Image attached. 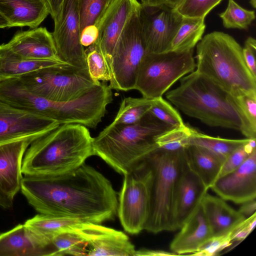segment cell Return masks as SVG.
Returning a JSON list of instances; mask_svg holds the SVG:
<instances>
[{
  "label": "cell",
  "mask_w": 256,
  "mask_h": 256,
  "mask_svg": "<svg viewBox=\"0 0 256 256\" xmlns=\"http://www.w3.org/2000/svg\"><path fill=\"white\" fill-rule=\"evenodd\" d=\"M124 176L117 214L124 230L136 234L144 230L150 217L152 174L144 160Z\"/></svg>",
  "instance_id": "obj_10"
},
{
  "label": "cell",
  "mask_w": 256,
  "mask_h": 256,
  "mask_svg": "<svg viewBox=\"0 0 256 256\" xmlns=\"http://www.w3.org/2000/svg\"><path fill=\"white\" fill-rule=\"evenodd\" d=\"M156 99L126 97L122 99L119 110L112 122L115 124H130L140 120L150 110Z\"/></svg>",
  "instance_id": "obj_31"
},
{
  "label": "cell",
  "mask_w": 256,
  "mask_h": 256,
  "mask_svg": "<svg viewBox=\"0 0 256 256\" xmlns=\"http://www.w3.org/2000/svg\"><path fill=\"white\" fill-rule=\"evenodd\" d=\"M6 44L14 52L25 58L60 60L52 34L46 28L17 32Z\"/></svg>",
  "instance_id": "obj_21"
},
{
  "label": "cell",
  "mask_w": 256,
  "mask_h": 256,
  "mask_svg": "<svg viewBox=\"0 0 256 256\" xmlns=\"http://www.w3.org/2000/svg\"><path fill=\"white\" fill-rule=\"evenodd\" d=\"M241 204L238 211L245 217H249L256 212V199L247 201Z\"/></svg>",
  "instance_id": "obj_45"
},
{
  "label": "cell",
  "mask_w": 256,
  "mask_h": 256,
  "mask_svg": "<svg viewBox=\"0 0 256 256\" xmlns=\"http://www.w3.org/2000/svg\"><path fill=\"white\" fill-rule=\"evenodd\" d=\"M60 125L52 119L16 108L0 98V144L34 140Z\"/></svg>",
  "instance_id": "obj_12"
},
{
  "label": "cell",
  "mask_w": 256,
  "mask_h": 256,
  "mask_svg": "<svg viewBox=\"0 0 256 256\" xmlns=\"http://www.w3.org/2000/svg\"><path fill=\"white\" fill-rule=\"evenodd\" d=\"M256 138L249 140L246 144L231 153L224 160L220 177L232 172L241 166L255 150Z\"/></svg>",
  "instance_id": "obj_38"
},
{
  "label": "cell",
  "mask_w": 256,
  "mask_h": 256,
  "mask_svg": "<svg viewBox=\"0 0 256 256\" xmlns=\"http://www.w3.org/2000/svg\"><path fill=\"white\" fill-rule=\"evenodd\" d=\"M92 142L88 128L60 124L31 142L24 154L22 174L54 176L70 172L94 155Z\"/></svg>",
  "instance_id": "obj_2"
},
{
  "label": "cell",
  "mask_w": 256,
  "mask_h": 256,
  "mask_svg": "<svg viewBox=\"0 0 256 256\" xmlns=\"http://www.w3.org/2000/svg\"><path fill=\"white\" fill-rule=\"evenodd\" d=\"M52 33L58 57L77 68H88L85 50L80 42L77 0H65Z\"/></svg>",
  "instance_id": "obj_11"
},
{
  "label": "cell",
  "mask_w": 256,
  "mask_h": 256,
  "mask_svg": "<svg viewBox=\"0 0 256 256\" xmlns=\"http://www.w3.org/2000/svg\"><path fill=\"white\" fill-rule=\"evenodd\" d=\"M0 14L8 22L10 28H37L50 14L45 0H0Z\"/></svg>",
  "instance_id": "obj_23"
},
{
  "label": "cell",
  "mask_w": 256,
  "mask_h": 256,
  "mask_svg": "<svg viewBox=\"0 0 256 256\" xmlns=\"http://www.w3.org/2000/svg\"><path fill=\"white\" fill-rule=\"evenodd\" d=\"M68 66H72L61 60L25 58L14 52L6 44L0 45V82L44 68Z\"/></svg>",
  "instance_id": "obj_24"
},
{
  "label": "cell",
  "mask_w": 256,
  "mask_h": 256,
  "mask_svg": "<svg viewBox=\"0 0 256 256\" xmlns=\"http://www.w3.org/2000/svg\"><path fill=\"white\" fill-rule=\"evenodd\" d=\"M186 163L177 180L172 204L171 232L179 230L208 192Z\"/></svg>",
  "instance_id": "obj_17"
},
{
  "label": "cell",
  "mask_w": 256,
  "mask_h": 256,
  "mask_svg": "<svg viewBox=\"0 0 256 256\" xmlns=\"http://www.w3.org/2000/svg\"><path fill=\"white\" fill-rule=\"evenodd\" d=\"M205 28L204 18L183 17L169 51L181 52L194 49L202 38Z\"/></svg>",
  "instance_id": "obj_27"
},
{
  "label": "cell",
  "mask_w": 256,
  "mask_h": 256,
  "mask_svg": "<svg viewBox=\"0 0 256 256\" xmlns=\"http://www.w3.org/2000/svg\"><path fill=\"white\" fill-rule=\"evenodd\" d=\"M172 128L149 112L135 124L112 122L93 138L94 155L117 172L123 175L130 173L158 148L156 138Z\"/></svg>",
  "instance_id": "obj_3"
},
{
  "label": "cell",
  "mask_w": 256,
  "mask_h": 256,
  "mask_svg": "<svg viewBox=\"0 0 256 256\" xmlns=\"http://www.w3.org/2000/svg\"><path fill=\"white\" fill-rule=\"evenodd\" d=\"M242 54L248 67L254 76L256 78V40L249 36L244 42L242 48Z\"/></svg>",
  "instance_id": "obj_41"
},
{
  "label": "cell",
  "mask_w": 256,
  "mask_h": 256,
  "mask_svg": "<svg viewBox=\"0 0 256 256\" xmlns=\"http://www.w3.org/2000/svg\"><path fill=\"white\" fill-rule=\"evenodd\" d=\"M20 191L39 214L98 224L117 214L118 200L112 183L85 163L58 176H24Z\"/></svg>",
  "instance_id": "obj_1"
},
{
  "label": "cell",
  "mask_w": 256,
  "mask_h": 256,
  "mask_svg": "<svg viewBox=\"0 0 256 256\" xmlns=\"http://www.w3.org/2000/svg\"><path fill=\"white\" fill-rule=\"evenodd\" d=\"M179 230L170 246L176 255H192L213 237L200 202Z\"/></svg>",
  "instance_id": "obj_20"
},
{
  "label": "cell",
  "mask_w": 256,
  "mask_h": 256,
  "mask_svg": "<svg viewBox=\"0 0 256 256\" xmlns=\"http://www.w3.org/2000/svg\"><path fill=\"white\" fill-rule=\"evenodd\" d=\"M112 0H110V2H111Z\"/></svg>",
  "instance_id": "obj_51"
},
{
  "label": "cell",
  "mask_w": 256,
  "mask_h": 256,
  "mask_svg": "<svg viewBox=\"0 0 256 256\" xmlns=\"http://www.w3.org/2000/svg\"><path fill=\"white\" fill-rule=\"evenodd\" d=\"M141 6L137 0H112L96 25L98 34L94 44L104 54L110 70L113 53L120 35L132 15Z\"/></svg>",
  "instance_id": "obj_14"
},
{
  "label": "cell",
  "mask_w": 256,
  "mask_h": 256,
  "mask_svg": "<svg viewBox=\"0 0 256 256\" xmlns=\"http://www.w3.org/2000/svg\"><path fill=\"white\" fill-rule=\"evenodd\" d=\"M148 112L173 128L182 126L185 124L178 110L162 97L156 99Z\"/></svg>",
  "instance_id": "obj_36"
},
{
  "label": "cell",
  "mask_w": 256,
  "mask_h": 256,
  "mask_svg": "<svg viewBox=\"0 0 256 256\" xmlns=\"http://www.w3.org/2000/svg\"><path fill=\"white\" fill-rule=\"evenodd\" d=\"M222 0H182L175 9L182 17L205 18Z\"/></svg>",
  "instance_id": "obj_37"
},
{
  "label": "cell",
  "mask_w": 256,
  "mask_h": 256,
  "mask_svg": "<svg viewBox=\"0 0 256 256\" xmlns=\"http://www.w3.org/2000/svg\"><path fill=\"white\" fill-rule=\"evenodd\" d=\"M82 230L87 243L86 256H134V245L122 232L90 222Z\"/></svg>",
  "instance_id": "obj_16"
},
{
  "label": "cell",
  "mask_w": 256,
  "mask_h": 256,
  "mask_svg": "<svg viewBox=\"0 0 256 256\" xmlns=\"http://www.w3.org/2000/svg\"><path fill=\"white\" fill-rule=\"evenodd\" d=\"M200 204L213 237L229 234L246 218L224 199L208 192Z\"/></svg>",
  "instance_id": "obj_22"
},
{
  "label": "cell",
  "mask_w": 256,
  "mask_h": 256,
  "mask_svg": "<svg viewBox=\"0 0 256 256\" xmlns=\"http://www.w3.org/2000/svg\"><path fill=\"white\" fill-rule=\"evenodd\" d=\"M196 68L194 49L184 52L146 53L138 70L134 90L142 97H162L170 88Z\"/></svg>",
  "instance_id": "obj_7"
},
{
  "label": "cell",
  "mask_w": 256,
  "mask_h": 256,
  "mask_svg": "<svg viewBox=\"0 0 256 256\" xmlns=\"http://www.w3.org/2000/svg\"><path fill=\"white\" fill-rule=\"evenodd\" d=\"M250 3L254 8L256 7V0H250Z\"/></svg>",
  "instance_id": "obj_50"
},
{
  "label": "cell",
  "mask_w": 256,
  "mask_h": 256,
  "mask_svg": "<svg viewBox=\"0 0 256 256\" xmlns=\"http://www.w3.org/2000/svg\"><path fill=\"white\" fill-rule=\"evenodd\" d=\"M80 225L75 229L60 233L52 239V256H86L87 243L78 230Z\"/></svg>",
  "instance_id": "obj_30"
},
{
  "label": "cell",
  "mask_w": 256,
  "mask_h": 256,
  "mask_svg": "<svg viewBox=\"0 0 256 256\" xmlns=\"http://www.w3.org/2000/svg\"><path fill=\"white\" fill-rule=\"evenodd\" d=\"M98 30L96 26L86 27L80 34V42L83 46H89L93 44L98 38Z\"/></svg>",
  "instance_id": "obj_42"
},
{
  "label": "cell",
  "mask_w": 256,
  "mask_h": 256,
  "mask_svg": "<svg viewBox=\"0 0 256 256\" xmlns=\"http://www.w3.org/2000/svg\"><path fill=\"white\" fill-rule=\"evenodd\" d=\"M249 140L247 138L234 140L211 136L192 127L188 146L193 144L202 147L225 160L234 150L248 142Z\"/></svg>",
  "instance_id": "obj_28"
},
{
  "label": "cell",
  "mask_w": 256,
  "mask_h": 256,
  "mask_svg": "<svg viewBox=\"0 0 256 256\" xmlns=\"http://www.w3.org/2000/svg\"><path fill=\"white\" fill-rule=\"evenodd\" d=\"M141 5L145 10L158 8L164 4L166 0H140Z\"/></svg>",
  "instance_id": "obj_46"
},
{
  "label": "cell",
  "mask_w": 256,
  "mask_h": 256,
  "mask_svg": "<svg viewBox=\"0 0 256 256\" xmlns=\"http://www.w3.org/2000/svg\"><path fill=\"white\" fill-rule=\"evenodd\" d=\"M182 0H166L164 4L172 8L176 9Z\"/></svg>",
  "instance_id": "obj_48"
},
{
  "label": "cell",
  "mask_w": 256,
  "mask_h": 256,
  "mask_svg": "<svg viewBox=\"0 0 256 256\" xmlns=\"http://www.w3.org/2000/svg\"><path fill=\"white\" fill-rule=\"evenodd\" d=\"M219 197L237 204L256 198V150L237 169L218 178L210 187Z\"/></svg>",
  "instance_id": "obj_15"
},
{
  "label": "cell",
  "mask_w": 256,
  "mask_h": 256,
  "mask_svg": "<svg viewBox=\"0 0 256 256\" xmlns=\"http://www.w3.org/2000/svg\"><path fill=\"white\" fill-rule=\"evenodd\" d=\"M141 6L132 15L115 47L111 62L109 87L127 92L134 90L140 64L146 54Z\"/></svg>",
  "instance_id": "obj_9"
},
{
  "label": "cell",
  "mask_w": 256,
  "mask_h": 256,
  "mask_svg": "<svg viewBox=\"0 0 256 256\" xmlns=\"http://www.w3.org/2000/svg\"><path fill=\"white\" fill-rule=\"evenodd\" d=\"M256 222V212L246 218L230 232L232 242L244 240L253 230Z\"/></svg>",
  "instance_id": "obj_40"
},
{
  "label": "cell",
  "mask_w": 256,
  "mask_h": 256,
  "mask_svg": "<svg viewBox=\"0 0 256 256\" xmlns=\"http://www.w3.org/2000/svg\"><path fill=\"white\" fill-rule=\"evenodd\" d=\"M85 52L87 68L92 78L96 82L110 81L112 78L111 70L100 48L93 44Z\"/></svg>",
  "instance_id": "obj_32"
},
{
  "label": "cell",
  "mask_w": 256,
  "mask_h": 256,
  "mask_svg": "<svg viewBox=\"0 0 256 256\" xmlns=\"http://www.w3.org/2000/svg\"><path fill=\"white\" fill-rule=\"evenodd\" d=\"M18 78L33 94L58 102L79 98L100 84L92 78L88 68L72 66L44 68Z\"/></svg>",
  "instance_id": "obj_8"
},
{
  "label": "cell",
  "mask_w": 256,
  "mask_h": 256,
  "mask_svg": "<svg viewBox=\"0 0 256 256\" xmlns=\"http://www.w3.org/2000/svg\"><path fill=\"white\" fill-rule=\"evenodd\" d=\"M227 28L246 30L255 18L254 10H246L234 0H229L226 10L219 14Z\"/></svg>",
  "instance_id": "obj_33"
},
{
  "label": "cell",
  "mask_w": 256,
  "mask_h": 256,
  "mask_svg": "<svg viewBox=\"0 0 256 256\" xmlns=\"http://www.w3.org/2000/svg\"><path fill=\"white\" fill-rule=\"evenodd\" d=\"M80 32L98 22L110 4V0H77Z\"/></svg>",
  "instance_id": "obj_34"
},
{
  "label": "cell",
  "mask_w": 256,
  "mask_h": 256,
  "mask_svg": "<svg viewBox=\"0 0 256 256\" xmlns=\"http://www.w3.org/2000/svg\"><path fill=\"white\" fill-rule=\"evenodd\" d=\"M13 201L10 199L0 190V206L6 209L11 208L13 206Z\"/></svg>",
  "instance_id": "obj_47"
},
{
  "label": "cell",
  "mask_w": 256,
  "mask_h": 256,
  "mask_svg": "<svg viewBox=\"0 0 256 256\" xmlns=\"http://www.w3.org/2000/svg\"><path fill=\"white\" fill-rule=\"evenodd\" d=\"M48 5L50 14L55 22L61 11L65 0H45Z\"/></svg>",
  "instance_id": "obj_43"
},
{
  "label": "cell",
  "mask_w": 256,
  "mask_h": 256,
  "mask_svg": "<svg viewBox=\"0 0 256 256\" xmlns=\"http://www.w3.org/2000/svg\"><path fill=\"white\" fill-rule=\"evenodd\" d=\"M51 242L24 224L0 234V256H52Z\"/></svg>",
  "instance_id": "obj_18"
},
{
  "label": "cell",
  "mask_w": 256,
  "mask_h": 256,
  "mask_svg": "<svg viewBox=\"0 0 256 256\" xmlns=\"http://www.w3.org/2000/svg\"><path fill=\"white\" fill-rule=\"evenodd\" d=\"M166 97L186 115L212 127L240 131L242 122L228 94L196 70L180 79Z\"/></svg>",
  "instance_id": "obj_5"
},
{
  "label": "cell",
  "mask_w": 256,
  "mask_h": 256,
  "mask_svg": "<svg viewBox=\"0 0 256 256\" xmlns=\"http://www.w3.org/2000/svg\"><path fill=\"white\" fill-rule=\"evenodd\" d=\"M176 254L170 252L162 250H154L146 248H141L136 250L134 256H176Z\"/></svg>",
  "instance_id": "obj_44"
},
{
  "label": "cell",
  "mask_w": 256,
  "mask_h": 256,
  "mask_svg": "<svg viewBox=\"0 0 256 256\" xmlns=\"http://www.w3.org/2000/svg\"><path fill=\"white\" fill-rule=\"evenodd\" d=\"M196 70L228 94L256 92V78L244 61L242 48L220 32L206 34L196 45Z\"/></svg>",
  "instance_id": "obj_4"
},
{
  "label": "cell",
  "mask_w": 256,
  "mask_h": 256,
  "mask_svg": "<svg viewBox=\"0 0 256 256\" xmlns=\"http://www.w3.org/2000/svg\"><path fill=\"white\" fill-rule=\"evenodd\" d=\"M10 28V23L0 14V28Z\"/></svg>",
  "instance_id": "obj_49"
},
{
  "label": "cell",
  "mask_w": 256,
  "mask_h": 256,
  "mask_svg": "<svg viewBox=\"0 0 256 256\" xmlns=\"http://www.w3.org/2000/svg\"><path fill=\"white\" fill-rule=\"evenodd\" d=\"M184 148L169 151L158 148L144 159L152 174L150 212L144 228L148 232H171L176 186L186 164Z\"/></svg>",
  "instance_id": "obj_6"
},
{
  "label": "cell",
  "mask_w": 256,
  "mask_h": 256,
  "mask_svg": "<svg viewBox=\"0 0 256 256\" xmlns=\"http://www.w3.org/2000/svg\"><path fill=\"white\" fill-rule=\"evenodd\" d=\"M232 242L230 233L222 236L212 237L196 252L192 255L198 256H216L224 248L229 246Z\"/></svg>",
  "instance_id": "obj_39"
},
{
  "label": "cell",
  "mask_w": 256,
  "mask_h": 256,
  "mask_svg": "<svg viewBox=\"0 0 256 256\" xmlns=\"http://www.w3.org/2000/svg\"><path fill=\"white\" fill-rule=\"evenodd\" d=\"M192 126L185 124L184 126L174 128L158 136L155 139L159 148L176 151L188 146L191 134Z\"/></svg>",
  "instance_id": "obj_35"
},
{
  "label": "cell",
  "mask_w": 256,
  "mask_h": 256,
  "mask_svg": "<svg viewBox=\"0 0 256 256\" xmlns=\"http://www.w3.org/2000/svg\"><path fill=\"white\" fill-rule=\"evenodd\" d=\"M228 99L240 117V132L247 138H256V92L238 96L228 94Z\"/></svg>",
  "instance_id": "obj_29"
},
{
  "label": "cell",
  "mask_w": 256,
  "mask_h": 256,
  "mask_svg": "<svg viewBox=\"0 0 256 256\" xmlns=\"http://www.w3.org/2000/svg\"><path fill=\"white\" fill-rule=\"evenodd\" d=\"M186 164L207 190L219 178L224 160L208 150L193 144L184 148Z\"/></svg>",
  "instance_id": "obj_25"
},
{
  "label": "cell",
  "mask_w": 256,
  "mask_h": 256,
  "mask_svg": "<svg viewBox=\"0 0 256 256\" xmlns=\"http://www.w3.org/2000/svg\"><path fill=\"white\" fill-rule=\"evenodd\" d=\"M85 222L76 218L38 214L27 220L24 224L34 233L51 242L56 235L75 229Z\"/></svg>",
  "instance_id": "obj_26"
},
{
  "label": "cell",
  "mask_w": 256,
  "mask_h": 256,
  "mask_svg": "<svg viewBox=\"0 0 256 256\" xmlns=\"http://www.w3.org/2000/svg\"><path fill=\"white\" fill-rule=\"evenodd\" d=\"M182 18L176 10L165 4L148 10L143 8L146 53L168 52Z\"/></svg>",
  "instance_id": "obj_13"
},
{
  "label": "cell",
  "mask_w": 256,
  "mask_h": 256,
  "mask_svg": "<svg viewBox=\"0 0 256 256\" xmlns=\"http://www.w3.org/2000/svg\"><path fill=\"white\" fill-rule=\"evenodd\" d=\"M34 140H22L0 144V190L12 200L20 190L24 154Z\"/></svg>",
  "instance_id": "obj_19"
}]
</instances>
